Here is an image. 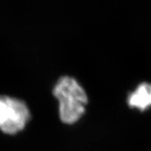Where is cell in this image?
Returning <instances> with one entry per match:
<instances>
[{
	"mask_svg": "<svg viewBox=\"0 0 151 151\" xmlns=\"http://www.w3.org/2000/svg\"><path fill=\"white\" fill-rule=\"evenodd\" d=\"M127 104L130 107L144 111L151 107V84L142 83L127 98Z\"/></svg>",
	"mask_w": 151,
	"mask_h": 151,
	"instance_id": "3",
	"label": "cell"
},
{
	"mask_svg": "<svg viewBox=\"0 0 151 151\" xmlns=\"http://www.w3.org/2000/svg\"><path fill=\"white\" fill-rule=\"evenodd\" d=\"M30 119L26 104L18 98L0 95V130L9 135L20 132Z\"/></svg>",
	"mask_w": 151,
	"mask_h": 151,
	"instance_id": "2",
	"label": "cell"
},
{
	"mask_svg": "<svg viewBox=\"0 0 151 151\" xmlns=\"http://www.w3.org/2000/svg\"><path fill=\"white\" fill-rule=\"evenodd\" d=\"M53 93L59 101L60 120L66 124L78 121L88 102L86 91L78 81L72 77H62L54 86Z\"/></svg>",
	"mask_w": 151,
	"mask_h": 151,
	"instance_id": "1",
	"label": "cell"
}]
</instances>
